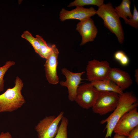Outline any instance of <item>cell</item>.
<instances>
[{
	"label": "cell",
	"mask_w": 138,
	"mask_h": 138,
	"mask_svg": "<svg viewBox=\"0 0 138 138\" xmlns=\"http://www.w3.org/2000/svg\"><path fill=\"white\" fill-rule=\"evenodd\" d=\"M138 105L137 98L131 93L127 92L119 95L118 105L113 112L100 122L101 124L107 123L105 138L111 137L115 126L120 118L128 112L137 108Z\"/></svg>",
	"instance_id": "cell-1"
},
{
	"label": "cell",
	"mask_w": 138,
	"mask_h": 138,
	"mask_svg": "<svg viewBox=\"0 0 138 138\" xmlns=\"http://www.w3.org/2000/svg\"><path fill=\"white\" fill-rule=\"evenodd\" d=\"M15 85L0 95V113L12 112L20 108L25 103L21 91L24 83L18 76L15 81Z\"/></svg>",
	"instance_id": "cell-2"
},
{
	"label": "cell",
	"mask_w": 138,
	"mask_h": 138,
	"mask_svg": "<svg viewBox=\"0 0 138 138\" xmlns=\"http://www.w3.org/2000/svg\"><path fill=\"white\" fill-rule=\"evenodd\" d=\"M96 14L103 20L104 26L114 34L119 42L122 44L124 39L120 17L110 2L103 4L98 7Z\"/></svg>",
	"instance_id": "cell-3"
},
{
	"label": "cell",
	"mask_w": 138,
	"mask_h": 138,
	"mask_svg": "<svg viewBox=\"0 0 138 138\" xmlns=\"http://www.w3.org/2000/svg\"><path fill=\"white\" fill-rule=\"evenodd\" d=\"M119 95L113 92L99 91L97 98L92 107L93 112L100 116L113 111L119 101Z\"/></svg>",
	"instance_id": "cell-4"
},
{
	"label": "cell",
	"mask_w": 138,
	"mask_h": 138,
	"mask_svg": "<svg viewBox=\"0 0 138 138\" xmlns=\"http://www.w3.org/2000/svg\"><path fill=\"white\" fill-rule=\"evenodd\" d=\"M63 114V112H61L56 117L47 116L40 120L35 128L38 138H53L57 134L59 124Z\"/></svg>",
	"instance_id": "cell-5"
},
{
	"label": "cell",
	"mask_w": 138,
	"mask_h": 138,
	"mask_svg": "<svg viewBox=\"0 0 138 138\" xmlns=\"http://www.w3.org/2000/svg\"><path fill=\"white\" fill-rule=\"evenodd\" d=\"M98 93L91 82L85 83L79 86L74 101L81 107L88 109L94 106Z\"/></svg>",
	"instance_id": "cell-6"
},
{
	"label": "cell",
	"mask_w": 138,
	"mask_h": 138,
	"mask_svg": "<svg viewBox=\"0 0 138 138\" xmlns=\"http://www.w3.org/2000/svg\"><path fill=\"white\" fill-rule=\"evenodd\" d=\"M138 125L137 108L128 112L119 120L113 131L115 134L127 137L131 131Z\"/></svg>",
	"instance_id": "cell-7"
},
{
	"label": "cell",
	"mask_w": 138,
	"mask_h": 138,
	"mask_svg": "<svg viewBox=\"0 0 138 138\" xmlns=\"http://www.w3.org/2000/svg\"><path fill=\"white\" fill-rule=\"evenodd\" d=\"M111 68L107 61H99L95 59L89 61L86 69L87 79L91 82L107 79Z\"/></svg>",
	"instance_id": "cell-8"
},
{
	"label": "cell",
	"mask_w": 138,
	"mask_h": 138,
	"mask_svg": "<svg viewBox=\"0 0 138 138\" xmlns=\"http://www.w3.org/2000/svg\"><path fill=\"white\" fill-rule=\"evenodd\" d=\"M51 47V52L46 59L44 66L46 79L50 84L55 85L59 82L57 73L59 51L55 44H53Z\"/></svg>",
	"instance_id": "cell-9"
},
{
	"label": "cell",
	"mask_w": 138,
	"mask_h": 138,
	"mask_svg": "<svg viewBox=\"0 0 138 138\" xmlns=\"http://www.w3.org/2000/svg\"><path fill=\"white\" fill-rule=\"evenodd\" d=\"M61 72L65 76L66 80L60 81V84L61 86L67 88L69 100L72 101H74L77 89L82 80L81 76L85 72L74 73L65 68L62 69Z\"/></svg>",
	"instance_id": "cell-10"
},
{
	"label": "cell",
	"mask_w": 138,
	"mask_h": 138,
	"mask_svg": "<svg viewBox=\"0 0 138 138\" xmlns=\"http://www.w3.org/2000/svg\"><path fill=\"white\" fill-rule=\"evenodd\" d=\"M76 30L82 37L80 46L94 41L98 32V29L95 25L94 20L91 17L78 22L77 24Z\"/></svg>",
	"instance_id": "cell-11"
},
{
	"label": "cell",
	"mask_w": 138,
	"mask_h": 138,
	"mask_svg": "<svg viewBox=\"0 0 138 138\" xmlns=\"http://www.w3.org/2000/svg\"><path fill=\"white\" fill-rule=\"evenodd\" d=\"M96 10L93 7L86 8L77 6L71 10L62 8L60 12L59 18L61 21L70 19H76L82 21L96 14Z\"/></svg>",
	"instance_id": "cell-12"
},
{
	"label": "cell",
	"mask_w": 138,
	"mask_h": 138,
	"mask_svg": "<svg viewBox=\"0 0 138 138\" xmlns=\"http://www.w3.org/2000/svg\"><path fill=\"white\" fill-rule=\"evenodd\" d=\"M107 79L114 83L123 91L129 87L132 83L128 73L117 68H111L108 73Z\"/></svg>",
	"instance_id": "cell-13"
},
{
	"label": "cell",
	"mask_w": 138,
	"mask_h": 138,
	"mask_svg": "<svg viewBox=\"0 0 138 138\" xmlns=\"http://www.w3.org/2000/svg\"><path fill=\"white\" fill-rule=\"evenodd\" d=\"M90 82L98 91L113 92L119 95L123 93V90L118 86L111 80L108 79L93 81Z\"/></svg>",
	"instance_id": "cell-14"
},
{
	"label": "cell",
	"mask_w": 138,
	"mask_h": 138,
	"mask_svg": "<svg viewBox=\"0 0 138 138\" xmlns=\"http://www.w3.org/2000/svg\"><path fill=\"white\" fill-rule=\"evenodd\" d=\"M131 4L130 0H123L120 4L114 8L120 18H122L125 22L128 18L131 19L133 16L130 10Z\"/></svg>",
	"instance_id": "cell-15"
},
{
	"label": "cell",
	"mask_w": 138,
	"mask_h": 138,
	"mask_svg": "<svg viewBox=\"0 0 138 138\" xmlns=\"http://www.w3.org/2000/svg\"><path fill=\"white\" fill-rule=\"evenodd\" d=\"M21 37L29 42L33 47L35 52L41 57L40 44L37 38L33 37L28 31H24Z\"/></svg>",
	"instance_id": "cell-16"
},
{
	"label": "cell",
	"mask_w": 138,
	"mask_h": 138,
	"mask_svg": "<svg viewBox=\"0 0 138 138\" xmlns=\"http://www.w3.org/2000/svg\"><path fill=\"white\" fill-rule=\"evenodd\" d=\"M103 0H75L70 3L68 5V7L75 6L82 7L85 6L93 5L98 7L104 3Z\"/></svg>",
	"instance_id": "cell-17"
},
{
	"label": "cell",
	"mask_w": 138,
	"mask_h": 138,
	"mask_svg": "<svg viewBox=\"0 0 138 138\" xmlns=\"http://www.w3.org/2000/svg\"><path fill=\"white\" fill-rule=\"evenodd\" d=\"M68 121L67 118L62 117L61 123L54 138H67V127Z\"/></svg>",
	"instance_id": "cell-18"
},
{
	"label": "cell",
	"mask_w": 138,
	"mask_h": 138,
	"mask_svg": "<svg viewBox=\"0 0 138 138\" xmlns=\"http://www.w3.org/2000/svg\"><path fill=\"white\" fill-rule=\"evenodd\" d=\"M36 38L40 44L41 57L46 59L50 53L51 50V47L48 45L46 42L41 36L37 35Z\"/></svg>",
	"instance_id": "cell-19"
},
{
	"label": "cell",
	"mask_w": 138,
	"mask_h": 138,
	"mask_svg": "<svg viewBox=\"0 0 138 138\" xmlns=\"http://www.w3.org/2000/svg\"><path fill=\"white\" fill-rule=\"evenodd\" d=\"M15 62L13 61H7L3 66L0 67V92L4 89V77L5 74L8 69L14 65Z\"/></svg>",
	"instance_id": "cell-20"
},
{
	"label": "cell",
	"mask_w": 138,
	"mask_h": 138,
	"mask_svg": "<svg viewBox=\"0 0 138 138\" xmlns=\"http://www.w3.org/2000/svg\"><path fill=\"white\" fill-rule=\"evenodd\" d=\"M114 59L123 66H126L129 63V59L128 56L123 51L119 50L114 54Z\"/></svg>",
	"instance_id": "cell-21"
},
{
	"label": "cell",
	"mask_w": 138,
	"mask_h": 138,
	"mask_svg": "<svg viewBox=\"0 0 138 138\" xmlns=\"http://www.w3.org/2000/svg\"><path fill=\"white\" fill-rule=\"evenodd\" d=\"M133 16L131 19H128L125 23L130 26L137 29L138 28V12L135 5L134 8Z\"/></svg>",
	"instance_id": "cell-22"
},
{
	"label": "cell",
	"mask_w": 138,
	"mask_h": 138,
	"mask_svg": "<svg viewBox=\"0 0 138 138\" xmlns=\"http://www.w3.org/2000/svg\"><path fill=\"white\" fill-rule=\"evenodd\" d=\"M126 138H138V125L131 131Z\"/></svg>",
	"instance_id": "cell-23"
},
{
	"label": "cell",
	"mask_w": 138,
	"mask_h": 138,
	"mask_svg": "<svg viewBox=\"0 0 138 138\" xmlns=\"http://www.w3.org/2000/svg\"><path fill=\"white\" fill-rule=\"evenodd\" d=\"M0 138H12V136L9 132H2L0 134Z\"/></svg>",
	"instance_id": "cell-24"
},
{
	"label": "cell",
	"mask_w": 138,
	"mask_h": 138,
	"mask_svg": "<svg viewBox=\"0 0 138 138\" xmlns=\"http://www.w3.org/2000/svg\"><path fill=\"white\" fill-rule=\"evenodd\" d=\"M135 81L138 84V69H136L135 71Z\"/></svg>",
	"instance_id": "cell-25"
},
{
	"label": "cell",
	"mask_w": 138,
	"mask_h": 138,
	"mask_svg": "<svg viewBox=\"0 0 138 138\" xmlns=\"http://www.w3.org/2000/svg\"><path fill=\"white\" fill-rule=\"evenodd\" d=\"M126 137L123 135H120L115 134L113 138H126Z\"/></svg>",
	"instance_id": "cell-26"
}]
</instances>
